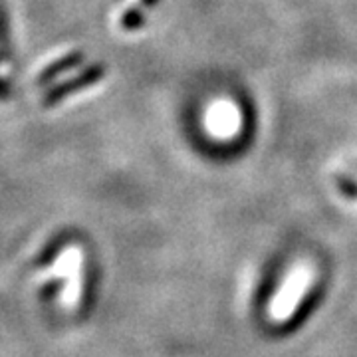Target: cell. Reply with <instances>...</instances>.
Wrapping results in <instances>:
<instances>
[{
    "instance_id": "obj_4",
    "label": "cell",
    "mask_w": 357,
    "mask_h": 357,
    "mask_svg": "<svg viewBox=\"0 0 357 357\" xmlns=\"http://www.w3.org/2000/svg\"><path fill=\"white\" fill-rule=\"evenodd\" d=\"M159 0H139V6H147V8H153Z\"/></svg>"
},
{
    "instance_id": "obj_2",
    "label": "cell",
    "mask_w": 357,
    "mask_h": 357,
    "mask_svg": "<svg viewBox=\"0 0 357 357\" xmlns=\"http://www.w3.org/2000/svg\"><path fill=\"white\" fill-rule=\"evenodd\" d=\"M82 60H84V54L79 50L68 52V54L62 56L60 60L52 62V64H48L42 70V74L38 76V84H48L50 79H54L56 76H60L62 72H68V70H72V68H76V66L82 64Z\"/></svg>"
},
{
    "instance_id": "obj_3",
    "label": "cell",
    "mask_w": 357,
    "mask_h": 357,
    "mask_svg": "<svg viewBox=\"0 0 357 357\" xmlns=\"http://www.w3.org/2000/svg\"><path fill=\"white\" fill-rule=\"evenodd\" d=\"M145 26V16L141 13L139 4H133L123 10L121 18H119V28L126 30V32H135V30H141Z\"/></svg>"
},
{
    "instance_id": "obj_1",
    "label": "cell",
    "mask_w": 357,
    "mask_h": 357,
    "mask_svg": "<svg viewBox=\"0 0 357 357\" xmlns=\"http://www.w3.org/2000/svg\"><path fill=\"white\" fill-rule=\"evenodd\" d=\"M105 77V66L102 64H93L89 66L86 72H82V74H77L76 77H72V79H68L64 84H60V86H56V88H52L46 96H44V107H52V105H56L58 102H62L64 98L68 96H72V93H76L79 89L89 88V86H93V84H98L100 79Z\"/></svg>"
}]
</instances>
